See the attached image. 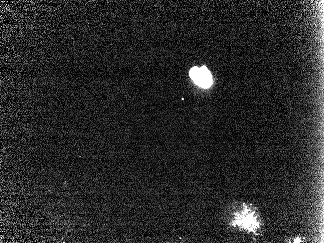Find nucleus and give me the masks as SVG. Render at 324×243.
<instances>
[{"instance_id": "obj_1", "label": "nucleus", "mask_w": 324, "mask_h": 243, "mask_svg": "<svg viewBox=\"0 0 324 243\" xmlns=\"http://www.w3.org/2000/svg\"><path fill=\"white\" fill-rule=\"evenodd\" d=\"M230 226L247 234L259 235L262 221L257 209L251 204L236 203L231 212Z\"/></svg>"}, {"instance_id": "obj_2", "label": "nucleus", "mask_w": 324, "mask_h": 243, "mask_svg": "<svg viewBox=\"0 0 324 243\" xmlns=\"http://www.w3.org/2000/svg\"><path fill=\"white\" fill-rule=\"evenodd\" d=\"M189 76L195 84L201 87L208 88L212 84V76L205 66L193 67L189 71Z\"/></svg>"}, {"instance_id": "obj_3", "label": "nucleus", "mask_w": 324, "mask_h": 243, "mask_svg": "<svg viewBox=\"0 0 324 243\" xmlns=\"http://www.w3.org/2000/svg\"><path fill=\"white\" fill-rule=\"evenodd\" d=\"M305 241L304 238L300 236H297L291 239V240H290L288 243H303Z\"/></svg>"}]
</instances>
